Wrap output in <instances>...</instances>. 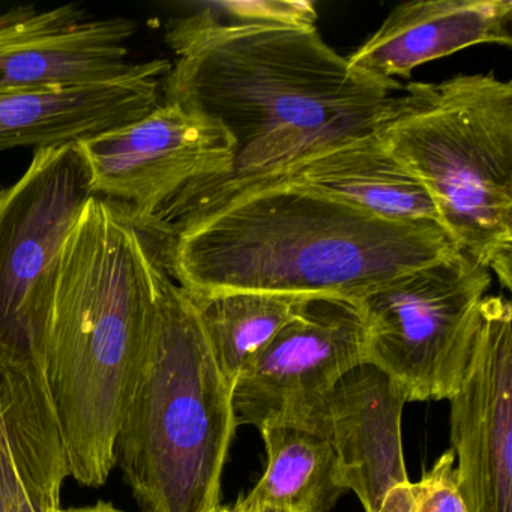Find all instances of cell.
<instances>
[{
  "label": "cell",
  "mask_w": 512,
  "mask_h": 512,
  "mask_svg": "<svg viewBox=\"0 0 512 512\" xmlns=\"http://www.w3.org/2000/svg\"><path fill=\"white\" fill-rule=\"evenodd\" d=\"M133 220L196 301L268 293L356 302L460 253L436 224L385 220L284 178L193 182Z\"/></svg>",
  "instance_id": "1"
},
{
  "label": "cell",
  "mask_w": 512,
  "mask_h": 512,
  "mask_svg": "<svg viewBox=\"0 0 512 512\" xmlns=\"http://www.w3.org/2000/svg\"><path fill=\"white\" fill-rule=\"evenodd\" d=\"M178 59L163 101L220 125L233 146L230 175L257 178L328 143L367 133L398 83L355 73L316 28L167 26Z\"/></svg>",
  "instance_id": "2"
},
{
  "label": "cell",
  "mask_w": 512,
  "mask_h": 512,
  "mask_svg": "<svg viewBox=\"0 0 512 512\" xmlns=\"http://www.w3.org/2000/svg\"><path fill=\"white\" fill-rule=\"evenodd\" d=\"M161 263L121 203L94 196L62 257L49 374L68 476L101 487L154 317Z\"/></svg>",
  "instance_id": "3"
},
{
  "label": "cell",
  "mask_w": 512,
  "mask_h": 512,
  "mask_svg": "<svg viewBox=\"0 0 512 512\" xmlns=\"http://www.w3.org/2000/svg\"><path fill=\"white\" fill-rule=\"evenodd\" d=\"M236 428L233 386L199 310L163 265L115 442L116 464L140 512H218Z\"/></svg>",
  "instance_id": "4"
},
{
  "label": "cell",
  "mask_w": 512,
  "mask_h": 512,
  "mask_svg": "<svg viewBox=\"0 0 512 512\" xmlns=\"http://www.w3.org/2000/svg\"><path fill=\"white\" fill-rule=\"evenodd\" d=\"M371 131L424 187L457 250L511 290L512 83L491 73L410 83Z\"/></svg>",
  "instance_id": "5"
},
{
  "label": "cell",
  "mask_w": 512,
  "mask_h": 512,
  "mask_svg": "<svg viewBox=\"0 0 512 512\" xmlns=\"http://www.w3.org/2000/svg\"><path fill=\"white\" fill-rule=\"evenodd\" d=\"M92 197L79 143L34 151L0 190V409L22 458L62 445L49 374L53 304L65 245Z\"/></svg>",
  "instance_id": "6"
},
{
  "label": "cell",
  "mask_w": 512,
  "mask_h": 512,
  "mask_svg": "<svg viewBox=\"0 0 512 512\" xmlns=\"http://www.w3.org/2000/svg\"><path fill=\"white\" fill-rule=\"evenodd\" d=\"M491 272L464 253L431 263L355 302L367 364L410 401L449 400L472 358Z\"/></svg>",
  "instance_id": "7"
},
{
  "label": "cell",
  "mask_w": 512,
  "mask_h": 512,
  "mask_svg": "<svg viewBox=\"0 0 512 512\" xmlns=\"http://www.w3.org/2000/svg\"><path fill=\"white\" fill-rule=\"evenodd\" d=\"M367 364V331L355 302L308 298L239 373L236 424L319 431L338 383Z\"/></svg>",
  "instance_id": "8"
},
{
  "label": "cell",
  "mask_w": 512,
  "mask_h": 512,
  "mask_svg": "<svg viewBox=\"0 0 512 512\" xmlns=\"http://www.w3.org/2000/svg\"><path fill=\"white\" fill-rule=\"evenodd\" d=\"M94 196L121 203L142 218L193 182L230 175L233 146L226 131L176 104L79 142Z\"/></svg>",
  "instance_id": "9"
},
{
  "label": "cell",
  "mask_w": 512,
  "mask_h": 512,
  "mask_svg": "<svg viewBox=\"0 0 512 512\" xmlns=\"http://www.w3.org/2000/svg\"><path fill=\"white\" fill-rule=\"evenodd\" d=\"M451 403V440L467 512H512V307L487 296L472 358Z\"/></svg>",
  "instance_id": "10"
},
{
  "label": "cell",
  "mask_w": 512,
  "mask_h": 512,
  "mask_svg": "<svg viewBox=\"0 0 512 512\" xmlns=\"http://www.w3.org/2000/svg\"><path fill=\"white\" fill-rule=\"evenodd\" d=\"M137 22L94 19L79 5L17 7L0 16V92L98 85L133 70Z\"/></svg>",
  "instance_id": "11"
},
{
  "label": "cell",
  "mask_w": 512,
  "mask_h": 512,
  "mask_svg": "<svg viewBox=\"0 0 512 512\" xmlns=\"http://www.w3.org/2000/svg\"><path fill=\"white\" fill-rule=\"evenodd\" d=\"M406 403L400 388L370 364L350 371L329 398L317 433L334 449L338 484L358 496L365 512H379L410 482L401 439Z\"/></svg>",
  "instance_id": "12"
},
{
  "label": "cell",
  "mask_w": 512,
  "mask_h": 512,
  "mask_svg": "<svg viewBox=\"0 0 512 512\" xmlns=\"http://www.w3.org/2000/svg\"><path fill=\"white\" fill-rule=\"evenodd\" d=\"M167 59L136 64L112 82L0 92V152L79 143L148 115L163 103Z\"/></svg>",
  "instance_id": "13"
},
{
  "label": "cell",
  "mask_w": 512,
  "mask_h": 512,
  "mask_svg": "<svg viewBox=\"0 0 512 512\" xmlns=\"http://www.w3.org/2000/svg\"><path fill=\"white\" fill-rule=\"evenodd\" d=\"M511 23V0L406 2L346 61L367 79L398 83V77L407 79L419 65L469 47H511Z\"/></svg>",
  "instance_id": "14"
},
{
  "label": "cell",
  "mask_w": 512,
  "mask_h": 512,
  "mask_svg": "<svg viewBox=\"0 0 512 512\" xmlns=\"http://www.w3.org/2000/svg\"><path fill=\"white\" fill-rule=\"evenodd\" d=\"M257 178L290 179L385 220L440 227L424 187L373 131L328 143Z\"/></svg>",
  "instance_id": "15"
},
{
  "label": "cell",
  "mask_w": 512,
  "mask_h": 512,
  "mask_svg": "<svg viewBox=\"0 0 512 512\" xmlns=\"http://www.w3.org/2000/svg\"><path fill=\"white\" fill-rule=\"evenodd\" d=\"M268 464L253 490L233 512L266 506L304 512H329L344 493L338 484L334 449L323 434L292 425L263 428Z\"/></svg>",
  "instance_id": "16"
},
{
  "label": "cell",
  "mask_w": 512,
  "mask_h": 512,
  "mask_svg": "<svg viewBox=\"0 0 512 512\" xmlns=\"http://www.w3.org/2000/svg\"><path fill=\"white\" fill-rule=\"evenodd\" d=\"M307 299L268 293L193 299L218 367L230 385H235L242 368L268 346Z\"/></svg>",
  "instance_id": "17"
},
{
  "label": "cell",
  "mask_w": 512,
  "mask_h": 512,
  "mask_svg": "<svg viewBox=\"0 0 512 512\" xmlns=\"http://www.w3.org/2000/svg\"><path fill=\"white\" fill-rule=\"evenodd\" d=\"M181 22L191 28H241V26H284L316 28V4L311 0H223L187 4Z\"/></svg>",
  "instance_id": "18"
},
{
  "label": "cell",
  "mask_w": 512,
  "mask_h": 512,
  "mask_svg": "<svg viewBox=\"0 0 512 512\" xmlns=\"http://www.w3.org/2000/svg\"><path fill=\"white\" fill-rule=\"evenodd\" d=\"M410 512H467L458 487L455 454L452 449L437 458L421 481L410 484Z\"/></svg>",
  "instance_id": "19"
},
{
  "label": "cell",
  "mask_w": 512,
  "mask_h": 512,
  "mask_svg": "<svg viewBox=\"0 0 512 512\" xmlns=\"http://www.w3.org/2000/svg\"><path fill=\"white\" fill-rule=\"evenodd\" d=\"M25 502H29L28 496L20 481L10 434L0 409V512H19Z\"/></svg>",
  "instance_id": "20"
},
{
  "label": "cell",
  "mask_w": 512,
  "mask_h": 512,
  "mask_svg": "<svg viewBox=\"0 0 512 512\" xmlns=\"http://www.w3.org/2000/svg\"><path fill=\"white\" fill-rule=\"evenodd\" d=\"M61 512H122L116 508L113 503L98 502L95 505L85 506V508L61 509Z\"/></svg>",
  "instance_id": "21"
},
{
  "label": "cell",
  "mask_w": 512,
  "mask_h": 512,
  "mask_svg": "<svg viewBox=\"0 0 512 512\" xmlns=\"http://www.w3.org/2000/svg\"><path fill=\"white\" fill-rule=\"evenodd\" d=\"M256 512H304V511H296V509H290V508H278V506H266V508L257 509Z\"/></svg>",
  "instance_id": "22"
},
{
  "label": "cell",
  "mask_w": 512,
  "mask_h": 512,
  "mask_svg": "<svg viewBox=\"0 0 512 512\" xmlns=\"http://www.w3.org/2000/svg\"><path fill=\"white\" fill-rule=\"evenodd\" d=\"M19 512H38L37 509L34 508V506L31 505L29 502H25L22 505V508L19 509Z\"/></svg>",
  "instance_id": "23"
},
{
  "label": "cell",
  "mask_w": 512,
  "mask_h": 512,
  "mask_svg": "<svg viewBox=\"0 0 512 512\" xmlns=\"http://www.w3.org/2000/svg\"><path fill=\"white\" fill-rule=\"evenodd\" d=\"M218 512H233V509L232 508H223V506H221V508L218 509Z\"/></svg>",
  "instance_id": "24"
},
{
  "label": "cell",
  "mask_w": 512,
  "mask_h": 512,
  "mask_svg": "<svg viewBox=\"0 0 512 512\" xmlns=\"http://www.w3.org/2000/svg\"><path fill=\"white\" fill-rule=\"evenodd\" d=\"M410 502H412V500H410ZM410 509H412V503H410ZM410 509H409V511H397V512H410Z\"/></svg>",
  "instance_id": "25"
}]
</instances>
